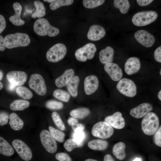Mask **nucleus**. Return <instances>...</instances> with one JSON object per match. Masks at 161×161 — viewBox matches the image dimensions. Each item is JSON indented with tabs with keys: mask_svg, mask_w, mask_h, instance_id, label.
<instances>
[{
	"mask_svg": "<svg viewBox=\"0 0 161 161\" xmlns=\"http://www.w3.org/2000/svg\"><path fill=\"white\" fill-rule=\"evenodd\" d=\"M88 147L90 149L98 151H103L108 148L107 141L100 139H96L90 141L88 143Z\"/></svg>",
	"mask_w": 161,
	"mask_h": 161,
	"instance_id": "obj_25",
	"label": "nucleus"
},
{
	"mask_svg": "<svg viewBox=\"0 0 161 161\" xmlns=\"http://www.w3.org/2000/svg\"><path fill=\"white\" fill-rule=\"evenodd\" d=\"M106 31L103 27L99 25H93L89 28L88 32V38L92 41H97L105 35Z\"/></svg>",
	"mask_w": 161,
	"mask_h": 161,
	"instance_id": "obj_19",
	"label": "nucleus"
},
{
	"mask_svg": "<svg viewBox=\"0 0 161 161\" xmlns=\"http://www.w3.org/2000/svg\"><path fill=\"white\" fill-rule=\"evenodd\" d=\"M72 127L75 132L83 131L85 128V126L83 124L78 123L77 124L72 126Z\"/></svg>",
	"mask_w": 161,
	"mask_h": 161,
	"instance_id": "obj_46",
	"label": "nucleus"
},
{
	"mask_svg": "<svg viewBox=\"0 0 161 161\" xmlns=\"http://www.w3.org/2000/svg\"><path fill=\"white\" fill-rule=\"evenodd\" d=\"M114 7L118 8L121 13H127L130 7V4L127 0H115L114 1Z\"/></svg>",
	"mask_w": 161,
	"mask_h": 161,
	"instance_id": "obj_31",
	"label": "nucleus"
},
{
	"mask_svg": "<svg viewBox=\"0 0 161 161\" xmlns=\"http://www.w3.org/2000/svg\"><path fill=\"white\" fill-rule=\"evenodd\" d=\"M126 145L123 142H119L115 144L112 148V153L116 158L119 160H123L126 157L125 151Z\"/></svg>",
	"mask_w": 161,
	"mask_h": 161,
	"instance_id": "obj_23",
	"label": "nucleus"
},
{
	"mask_svg": "<svg viewBox=\"0 0 161 161\" xmlns=\"http://www.w3.org/2000/svg\"><path fill=\"white\" fill-rule=\"evenodd\" d=\"M49 128L50 133L55 140L61 143L64 141L65 134L64 132L50 126Z\"/></svg>",
	"mask_w": 161,
	"mask_h": 161,
	"instance_id": "obj_34",
	"label": "nucleus"
},
{
	"mask_svg": "<svg viewBox=\"0 0 161 161\" xmlns=\"http://www.w3.org/2000/svg\"><path fill=\"white\" fill-rule=\"evenodd\" d=\"M47 108L52 110L60 109L64 106L63 103L55 100H50L47 101L45 104Z\"/></svg>",
	"mask_w": 161,
	"mask_h": 161,
	"instance_id": "obj_39",
	"label": "nucleus"
},
{
	"mask_svg": "<svg viewBox=\"0 0 161 161\" xmlns=\"http://www.w3.org/2000/svg\"><path fill=\"white\" fill-rule=\"evenodd\" d=\"M80 82L79 77L74 75L67 85V89L70 95L76 97L78 94V86Z\"/></svg>",
	"mask_w": 161,
	"mask_h": 161,
	"instance_id": "obj_24",
	"label": "nucleus"
},
{
	"mask_svg": "<svg viewBox=\"0 0 161 161\" xmlns=\"http://www.w3.org/2000/svg\"><path fill=\"white\" fill-rule=\"evenodd\" d=\"M104 121L112 127L117 129H122L125 125V119L119 112H117L112 115L106 117Z\"/></svg>",
	"mask_w": 161,
	"mask_h": 161,
	"instance_id": "obj_14",
	"label": "nucleus"
},
{
	"mask_svg": "<svg viewBox=\"0 0 161 161\" xmlns=\"http://www.w3.org/2000/svg\"><path fill=\"white\" fill-rule=\"evenodd\" d=\"M154 58L157 62H161V46L158 47L155 50L154 53Z\"/></svg>",
	"mask_w": 161,
	"mask_h": 161,
	"instance_id": "obj_44",
	"label": "nucleus"
},
{
	"mask_svg": "<svg viewBox=\"0 0 161 161\" xmlns=\"http://www.w3.org/2000/svg\"><path fill=\"white\" fill-rule=\"evenodd\" d=\"M73 1V0H55L50 3L49 7L51 10H55L61 6L70 5L72 4Z\"/></svg>",
	"mask_w": 161,
	"mask_h": 161,
	"instance_id": "obj_36",
	"label": "nucleus"
},
{
	"mask_svg": "<svg viewBox=\"0 0 161 161\" xmlns=\"http://www.w3.org/2000/svg\"><path fill=\"white\" fill-rule=\"evenodd\" d=\"M13 6L15 11V14L9 17L10 21L13 24L16 26L23 25L25 22L21 19L20 17L22 9L21 5L18 2H15L13 3Z\"/></svg>",
	"mask_w": 161,
	"mask_h": 161,
	"instance_id": "obj_21",
	"label": "nucleus"
},
{
	"mask_svg": "<svg viewBox=\"0 0 161 161\" xmlns=\"http://www.w3.org/2000/svg\"><path fill=\"white\" fill-rule=\"evenodd\" d=\"M30 41L28 35L20 32L7 35L4 39V45L8 49L27 46L30 44Z\"/></svg>",
	"mask_w": 161,
	"mask_h": 161,
	"instance_id": "obj_1",
	"label": "nucleus"
},
{
	"mask_svg": "<svg viewBox=\"0 0 161 161\" xmlns=\"http://www.w3.org/2000/svg\"><path fill=\"white\" fill-rule=\"evenodd\" d=\"M6 78L10 83L16 86H20L26 82L27 75L26 73L21 71H11L7 73Z\"/></svg>",
	"mask_w": 161,
	"mask_h": 161,
	"instance_id": "obj_13",
	"label": "nucleus"
},
{
	"mask_svg": "<svg viewBox=\"0 0 161 161\" xmlns=\"http://www.w3.org/2000/svg\"><path fill=\"white\" fill-rule=\"evenodd\" d=\"M74 74V71L73 69H69L66 70L61 76L55 79L56 86L58 88L67 86Z\"/></svg>",
	"mask_w": 161,
	"mask_h": 161,
	"instance_id": "obj_20",
	"label": "nucleus"
},
{
	"mask_svg": "<svg viewBox=\"0 0 161 161\" xmlns=\"http://www.w3.org/2000/svg\"><path fill=\"white\" fill-rule=\"evenodd\" d=\"M68 124L72 126L75 125L78 123V120L74 117L69 118L67 121Z\"/></svg>",
	"mask_w": 161,
	"mask_h": 161,
	"instance_id": "obj_48",
	"label": "nucleus"
},
{
	"mask_svg": "<svg viewBox=\"0 0 161 161\" xmlns=\"http://www.w3.org/2000/svg\"><path fill=\"white\" fill-rule=\"evenodd\" d=\"M51 117L57 127L62 131L64 130L65 127L59 115L55 112H52Z\"/></svg>",
	"mask_w": 161,
	"mask_h": 161,
	"instance_id": "obj_38",
	"label": "nucleus"
},
{
	"mask_svg": "<svg viewBox=\"0 0 161 161\" xmlns=\"http://www.w3.org/2000/svg\"><path fill=\"white\" fill-rule=\"evenodd\" d=\"M99 82L97 76L91 75L86 77L84 80V89L87 95H90L95 92L99 86Z\"/></svg>",
	"mask_w": 161,
	"mask_h": 161,
	"instance_id": "obj_17",
	"label": "nucleus"
},
{
	"mask_svg": "<svg viewBox=\"0 0 161 161\" xmlns=\"http://www.w3.org/2000/svg\"><path fill=\"white\" fill-rule=\"evenodd\" d=\"M33 30L37 35L41 36L48 35L50 37L55 36L59 32V30L51 25L46 18H41L34 22Z\"/></svg>",
	"mask_w": 161,
	"mask_h": 161,
	"instance_id": "obj_3",
	"label": "nucleus"
},
{
	"mask_svg": "<svg viewBox=\"0 0 161 161\" xmlns=\"http://www.w3.org/2000/svg\"><path fill=\"white\" fill-rule=\"evenodd\" d=\"M154 141L157 146L161 147V126L159 127L157 130L154 134Z\"/></svg>",
	"mask_w": 161,
	"mask_h": 161,
	"instance_id": "obj_41",
	"label": "nucleus"
},
{
	"mask_svg": "<svg viewBox=\"0 0 161 161\" xmlns=\"http://www.w3.org/2000/svg\"><path fill=\"white\" fill-rule=\"evenodd\" d=\"M96 50L94 44L88 43L77 49L75 52V56L78 61L85 62L88 59L93 58Z\"/></svg>",
	"mask_w": 161,
	"mask_h": 161,
	"instance_id": "obj_8",
	"label": "nucleus"
},
{
	"mask_svg": "<svg viewBox=\"0 0 161 161\" xmlns=\"http://www.w3.org/2000/svg\"><path fill=\"white\" fill-rule=\"evenodd\" d=\"M84 161H98L95 160L89 159L85 160Z\"/></svg>",
	"mask_w": 161,
	"mask_h": 161,
	"instance_id": "obj_55",
	"label": "nucleus"
},
{
	"mask_svg": "<svg viewBox=\"0 0 161 161\" xmlns=\"http://www.w3.org/2000/svg\"><path fill=\"white\" fill-rule=\"evenodd\" d=\"M12 145L22 159L28 161L32 159V154L31 150L22 141L18 139L14 140L12 141Z\"/></svg>",
	"mask_w": 161,
	"mask_h": 161,
	"instance_id": "obj_11",
	"label": "nucleus"
},
{
	"mask_svg": "<svg viewBox=\"0 0 161 161\" xmlns=\"http://www.w3.org/2000/svg\"><path fill=\"white\" fill-rule=\"evenodd\" d=\"M105 1L104 0H83V4L85 7L92 9L101 5Z\"/></svg>",
	"mask_w": 161,
	"mask_h": 161,
	"instance_id": "obj_37",
	"label": "nucleus"
},
{
	"mask_svg": "<svg viewBox=\"0 0 161 161\" xmlns=\"http://www.w3.org/2000/svg\"><path fill=\"white\" fill-rule=\"evenodd\" d=\"M40 137L42 145L47 151L50 153H54L56 151V142L50 132L46 130H42Z\"/></svg>",
	"mask_w": 161,
	"mask_h": 161,
	"instance_id": "obj_10",
	"label": "nucleus"
},
{
	"mask_svg": "<svg viewBox=\"0 0 161 161\" xmlns=\"http://www.w3.org/2000/svg\"><path fill=\"white\" fill-rule=\"evenodd\" d=\"M141 161V159L140 158L136 157L133 161Z\"/></svg>",
	"mask_w": 161,
	"mask_h": 161,
	"instance_id": "obj_54",
	"label": "nucleus"
},
{
	"mask_svg": "<svg viewBox=\"0 0 161 161\" xmlns=\"http://www.w3.org/2000/svg\"><path fill=\"white\" fill-rule=\"evenodd\" d=\"M85 137V134L83 131L74 132L73 135V139L78 143H83Z\"/></svg>",
	"mask_w": 161,
	"mask_h": 161,
	"instance_id": "obj_40",
	"label": "nucleus"
},
{
	"mask_svg": "<svg viewBox=\"0 0 161 161\" xmlns=\"http://www.w3.org/2000/svg\"><path fill=\"white\" fill-rule=\"evenodd\" d=\"M6 26V22L4 17L0 14V34L4 30Z\"/></svg>",
	"mask_w": 161,
	"mask_h": 161,
	"instance_id": "obj_45",
	"label": "nucleus"
},
{
	"mask_svg": "<svg viewBox=\"0 0 161 161\" xmlns=\"http://www.w3.org/2000/svg\"><path fill=\"white\" fill-rule=\"evenodd\" d=\"M153 0H137L136 1L137 4L141 6H147L151 3Z\"/></svg>",
	"mask_w": 161,
	"mask_h": 161,
	"instance_id": "obj_47",
	"label": "nucleus"
},
{
	"mask_svg": "<svg viewBox=\"0 0 161 161\" xmlns=\"http://www.w3.org/2000/svg\"><path fill=\"white\" fill-rule=\"evenodd\" d=\"M14 150L10 144L4 138L0 137V153L7 156L13 154Z\"/></svg>",
	"mask_w": 161,
	"mask_h": 161,
	"instance_id": "obj_27",
	"label": "nucleus"
},
{
	"mask_svg": "<svg viewBox=\"0 0 161 161\" xmlns=\"http://www.w3.org/2000/svg\"><path fill=\"white\" fill-rule=\"evenodd\" d=\"M16 86L15 85L10 83L8 85V89L10 91H13L15 89Z\"/></svg>",
	"mask_w": 161,
	"mask_h": 161,
	"instance_id": "obj_51",
	"label": "nucleus"
},
{
	"mask_svg": "<svg viewBox=\"0 0 161 161\" xmlns=\"http://www.w3.org/2000/svg\"><path fill=\"white\" fill-rule=\"evenodd\" d=\"M3 87V84L0 82V90L2 89Z\"/></svg>",
	"mask_w": 161,
	"mask_h": 161,
	"instance_id": "obj_57",
	"label": "nucleus"
},
{
	"mask_svg": "<svg viewBox=\"0 0 161 161\" xmlns=\"http://www.w3.org/2000/svg\"><path fill=\"white\" fill-rule=\"evenodd\" d=\"M117 88L122 94L129 97H133L137 94V87L131 80L126 78L121 79L117 84Z\"/></svg>",
	"mask_w": 161,
	"mask_h": 161,
	"instance_id": "obj_7",
	"label": "nucleus"
},
{
	"mask_svg": "<svg viewBox=\"0 0 161 161\" xmlns=\"http://www.w3.org/2000/svg\"><path fill=\"white\" fill-rule=\"evenodd\" d=\"M153 109V107L151 104L148 103H143L131 109L130 114L134 118H140L144 117Z\"/></svg>",
	"mask_w": 161,
	"mask_h": 161,
	"instance_id": "obj_16",
	"label": "nucleus"
},
{
	"mask_svg": "<svg viewBox=\"0 0 161 161\" xmlns=\"http://www.w3.org/2000/svg\"><path fill=\"white\" fill-rule=\"evenodd\" d=\"M141 67V63L139 59L135 57H131L126 61L124 66L126 73L131 75L137 72Z\"/></svg>",
	"mask_w": 161,
	"mask_h": 161,
	"instance_id": "obj_18",
	"label": "nucleus"
},
{
	"mask_svg": "<svg viewBox=\"0 0 161 161\" xmlns=\"http://www.w3.org/2000/svg\"><path fill=\"white\" fill-rule=\"evenodd\" d=\"M141 126L142 129L145 134L152 135L160 127L159 118L155 113L150 112L144 116L141 122Z\"/></svg>",
	"mask_w": 161,
	"mask_h": 161,
	"instance_id": "obj_2",
	"label": "nucleus"
},
{
	"mask_svg": "<svg viewBox=\"0 0 161 161\" xmlns=\"http://www.w3.org/2000/svg\"><path fill=\"white\" fill-rule=\"evenodd\" d=\"M3 74L2 72L0 70V80H1L3 78Z\"/></svg>",
	"mask_w": 161,
	"mask_h": 161,
	"instance_id": "obj_53",
	"label": "nucleus"
},
{
	"mask_svg": "<svg viewBox=\"0 0 161 161\" xmlns=\"http://www.w3.org/2000/svg\"><path fill=\"white\" fill-rule=\"evenodd\" d=\"M9 124L11 128L16 131L21 129L24 126V122L15 113H11L9 116Z\"/></svg>",
	"mask_w": 161,
	"mask_h": 161,
	"instance_id": "obj_26",
	"label": "nucleus"
},
{
	"mask_svg": "<svg viewBox=\"0 0 161 161\" xmlns=\"http://www.w3.org/2000/svg\"><path fill=\"white\" fill-rule=\"evenodd\" d=\"M158 14L153 10L139 12L134 15L132 18L133 23L135 26L142 27L149 24L155 21Z\"/></svg>",
	"mask_w": 161,
	"mask_h": 161,
	"instance_id": "obj_4",
	"label": "nucleus"
},
{
	"mask_svg": "<svg viewBox=\"0 0 161 161\" xmlns=\"http://www.w3.org/2000/svg\"><path fill=\"white\" fill-rule=\"evenodd\" d=\"M134 36L139 43L146 47H151L155 41L154 36L144 30H138L135 33Z\"/></svg>",
	"mask_w": 161,
	"mask_h": 161,
	"instance_id": "obj_12",
	"label": "nucleus"
},
{
	"mask_svg": "<svg viewBox=\"0 0 161 161\" xmlns=\"http://www.w3.org/2000/svg\"><path fill=\"white\" fill-rule=\"evenodd\" d=\"M114 54V50L112 47H106L99 52V58L100 62L105 64L112 63Z\"/></svg>",
	"mask_w": 161,
	"mask_h": 161,
	"instance_id": "obj_22",
	"label": "nucleus"
},
{
	"mask_svg": "<svg viewBox=\"0 0 161 161\" xmlns=\"http://www.w3.org/2000/svg\"><path fill=\"white\" fill-rule=\"evenodd\" d=\"M104 161H115L112 157L109 154H106L104 157Z\"/></svg>",
	"mask_w": 161,
	"mask_h": 161,
	"instance_id": "obj_50",
	"label": "nucleus"
},
{
	"mask_svg": "<svg viewBox=\"0 0 161 161\" xmlns=\"http://www.w3.org/2000/svg\"><path fill=\"white\" fill-rule=\"evenodd\" d=\"M160 75H161V70H160Z\"/></svg>",
	"mask_w": 161,
	"mask_h": 161,
	"instance_id": "obj_58",
	"label": "nucleus"
},
{
	"mask_svg": "<svg viewBox=\"0 0 161 161\" xmlns=\"http://www.w3.org/2000/svg\"><path fill=\"white\" fill-rule=\"evenodd\" d=\"M104 69L111 78L114 81H119L123 76V73L121 69L115 63H111L105 64Z\"/></svg>",
	"mask_w": 161,
	"mask_h": 161,
	"instance_id": "obj_15",
	"label": "nucleus"
},
{
	"mask_svg": "<svg viewBox=\"0 0 161 161\" xmlns=\"http://www.w3.org/2000/svg\"><path fill=\"white\" fill-rule=\"evenodd\" d=\"M90 113L89 110L86 108H80L72 110L70 113V115L75 118H83L88 115Z\"/></svg>",
	"mask_w": 161,
	"mask_h": 161,
	"instance_id": "obj_30",
	"label": "nucleus"
},
{
	"mask_svg": "<svg viewBox=\"0 0 161 161\" xmlns=\"http://www.w3.org/2000/svg\"><path fill=\"white\" fill-rule=\"evenodd\" d=\"M55 157L59 161H72L70 157L65 153H57L55 155Z\"/></svg>",
	"mask_w": 161,
	"mask_h": 161,
	"instance_id": "obj_42",
	"label": "nucleus"
},
{
	"mask_svg": "<svg viewBox=\"0 0 161 161\" xmlns=\"http://www.w3.org/2000/svg\"><path fill=\"white\" fill-rule=\"evenodd\" d=\"M158 97L160 100H161V90H160L158 93Z\"/></svg>",
	"mask_w": 161,
	"mask_h": 161,
	"instance_id": "obj_52",
	"label": "nucleus"
},
{
	"mask_svg": "<svg viewBox=\"0 0 161 161\" xmlns=\"http://www.w3.org/2000/svg\"><path fill=\"white\" fill-rule=\"evenodd\" d=\"M67 51L66 46L61 43H58L51 47L46 53V58L50 62L55 63L62 59Z\"/></svg>",
	"mask_w": 161,
	"mask_h": 161,
	"instance_id": "obj_6",
	"label": "nucleus"
},
{
	"mask_svg": "<svg viewBox=\"0 0 161 161\" xmlns=\"http://www.w3.org/2000/svg\"><path fill=\"white\" fill-rule=\"evenodd\" d=\"M30 102L27 100H16L10 105L11 109L15 111H22L27 108L30 106Z\"/></svg>",
	"mask_w": 161,
	"mask_h": 161,
	"instance_id": "obj_28",
	"label": "nucleus"
},
{
	"mask_svg": "<svg viewBox=\"0 0 161 161\" xmlns=\"http://www.w3.org/2000/svg\"><path fill=\"white\" fill-rule=\"evenodd\" d=\"M44 1H47V2H48L49 3H52L55 0H43Z\"/></svg>",
	"mask_w": 161,
	"mask_h": 161,
	"instance_id": "obj_56",
	"label": "nucleus"
},
{
	"mask_svg": "<svg viewBox=\"0 0 161 161\" xmlns=\"http://www.w3.org/2000/svg\"><path fill=\"white\" fill-rule=\"evenodd\" d=\"M83 143H78L73 139H69L65 142L64 146L67 151L70 152L75 148L82 146Z\"/></svg>",
	"mask_w": 161,
	"mask_h": 161,
	"instance_id": "obj_35",
	"label": "nucleus"
},
{
	"mask_svg": "<svg viewBox=\"0 0 161 161\" xmlns=\"http://www.w3.org/2000/svg\"><path fill=\"white\" fill-rule=\"evenodd\" d=\"M29 85L30 88L38 95L43 96L46 94L47 87L44 80L41 75L38 74L32 75L29 81Z\"/></svg>",
	"mask_w": 161,
	"mask_h": 161,
	"instance_id": "obj_9",
	"label": "nucleus"
},
{
	"mask_svg": "<svg viewBox=\"0 0 161 161\" xmlns=\"http://www.w3.org/2000/svg\"><path fill=\"white\" fill-rule=\"evenodd\" d=\"M53 95L55 98L65 102H68L70 98V95L68 92L60 89L55 90Z\"/></svg>",
	"mask_w": 161,
	"mask_h": 161,
	"instance_id": "obj_33",
	"label": "nucleus"
},
{
	"mask_svg": "<svg viewBox=\"0 0 161 161\" xmlns=\"http://www.w3.org/2000/svg\"><path fill=\"white\" fill-rule=\"evenodd\" d=\"M17 94L24 99L29 100L31 99L33 94L31 91L24 86H18L16 89Z\"/></svg>",
	"mask_w": 161,
	"mask_h": 161,
	"instance_id": "obj_32",
	"label": "nucleus"
},
{
	"mask_svg": "<svg viewBox=\"0 0 161 161\" xmlns=\"http://www.w3.org/2000/svg\"><path fill=\"white\" fill-rule=\"evenodd\" d=\"M9 117V114L7 112H0V126H2L7 124Z\"/></svg>",
	"mask_w": 161,
	"mask_h": 161,
	"instance_id": "obj_43",
	"label": "nucleus"
},
{
	"mask_svg": "<svg viewBox=\"0 0 161 161\" xmlns=\"http://www.w3.org/2000/svg\"><path fill=\"white\" fill-rule=\"evenodd\" d=\"M34 4L36 8L35 11L32 14L33 18H42L46 14V9L43 3L40 1H35Z\"/></svg>",
	"mask_w": 161,
	"mask_h": 161,
	"instance_id": "obj_29",
	"label": "nucleus"
},
{
	"mask_svg": "<svg viewBox=\"0 0 161 161\" xmlns=\"http://www.w3.org/2000/svg\"><path fill=\"white\" fill-rule=\"evenodd\" d=\"M114 132L113 127L105 121L96 123L92 129V133L94 136L102 139L109 138L112 136Z\"/></svg>",
	"mask_w": 161,
	"mask_h": 161,
	"instance_id": "obj_5",
	"label": "nucleus"
},
{
	"mask_svg": "<svg viewBox=\"0 0 161 161\" xmlns=\"http://www.w3.org/2000/svg\"><path fill=\"white\" fill-rule=\"evenodd\" d=\"M4 38L0 35V51H3L5 49V47L4 43Z\"/></svg>",
	"mask_w": 161,
	"mask_h": 161,
	"instance_id": "obj_49",
	"label": "nucleus"
}]
</instances>
